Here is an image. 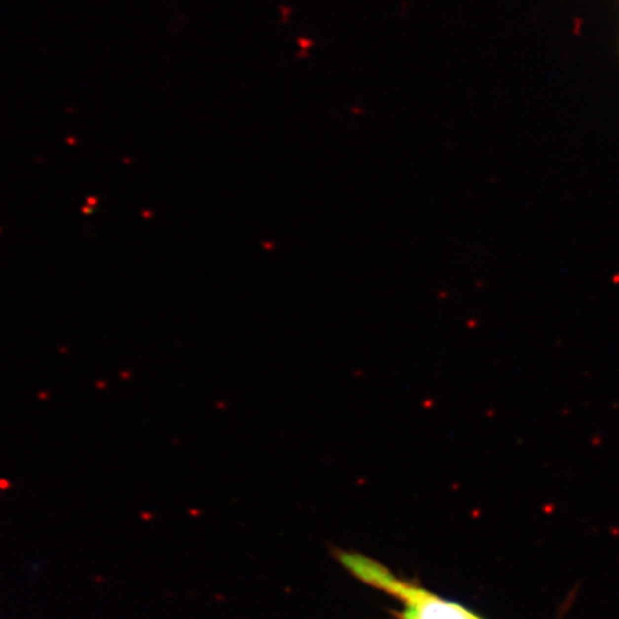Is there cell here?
<instances>
[{
  "label": "cell",
  "mask_w": 619,
  "mask_h": 619,
  "mask_svg": "<svg viewBox=\"0 0 619 619\" xmlns=\"http://www.w3.org/2000/svg\"><path fill=\"white\" fill-rule=\"evenodd\" d=\"M337 559L359 581L390 595L403 605L400 619H482L462 605L443 599L396 576L374 559L350 552H338Z\"/></svg>",
  "instance_id": "obj_1"
}]
</instances>
